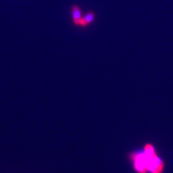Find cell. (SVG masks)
<instances>
[{"label": "cell", "instance_id": "cell-1", "mask_svg": "<svg viewBox=\"0 0 173 173\" xmlns=\"http://www.w3.org/2000/svg\"><path fill=\"white\" fill-rule=\"evenodd\" d=\"M144 154L146 155V157H147V159H151L154 156L156 155L155 154V152H154V147H152L151 144H147L145 146V148H144Z\"/></svg>", "mask_w": 173, "mask_h": 173}, {"label": "cell", "instance_id": "cell-3", "mask_svg": "<svg viewBox=\"0 0 173 173\" xmlns=\"http://www.w3.org/2000/svg\"><path fill=\"white\" fill-rule=\"evenodd\" d=\"M83 19V21H84V26L87 25V24L90 23V22L93 21L94 20V14L93 12H89L86 16H85Z\"/></svg>", "mask_w": 173, "mask_h": 173}, {"label": "cell", "instance_id": "cell-2", "mask_svg": "<svg viewBox=\"0 0 173 173\" xmlns=\"http://www.w3.org/2000/svg\"><path fill=\"white\" fill-rule=\"evenodd\" d=\"M72 14H73L74 21H75V24L77 23L79 20L82 19V17H81V11L78 7H76V6L74 7L72 10Z\"/></svg>", "mask_w": 173, "mask_h": 173}, {"label": "cell", "instance_id": "cell-4", "mask_svg": "<svg viewBox=\"0 0 173 173\" xmlns=\"http://www.w3.org/2000/svg\"><path fill=\"white\" fill-rule=\"evenodd\" d=\"M151 173H155V172H151Z\"/></svg>", "mask_w": 173, "mask_h": 173}]
</instances>
